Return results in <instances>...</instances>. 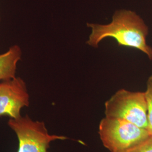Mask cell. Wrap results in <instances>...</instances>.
<instances>
[{
	"instance_id": "1",
	"label": "cell",
	"mask_w": 152,
	"mask_h": 152,
	"mask_svg": "<svg viewBox=\"0 0 152 152\" xmlns=\"http://www.w3.org/2000/svg\"><path fill=\"white\" fill-rule=\"evenodd\" d=\"M91 33L87 44L98 48L104 38L115 39L119 46L138 49L152 60V48L147 43L148 27L141 17L130 10H121L115 12L112 20L108 24L87 23Z\"/></svg>"
},
{
	"instance_id": "4",
	"label": "cell",
	"mask_w": 152,
	"mask_h": 152,
	"mask_svg": "<svg viewBox=\"0 0 152 152\" xmlns=\"http://www.w3.org/2000/svg\"><path fill=\"white\" fill-rule=\"evenodd\" d=\"M105 114L107 117L125 120L148 130L144 92L121 89L105 102Z\"/></svg>"
},
{
	"instance_id": "7",
	"label": "cell",
	"mask_w": 152,
	"mask_h": 152,
	"mask_svg": "<svg viewBox=\"0 0 152 152\" xmlns=\"http://www.w3.org/2000/svg\"><path fill=\"white\" fill-rule=\"evenodd\" d=\"M144 95L147 103L148 131L150 135L152 136V73L148 80L147 90L144 92Z\"/></svg>"
},
{
	"instance_id": "5",
	"label": "cell",
	"mask_w": 152,
	"mask_h": 152,
	"mask_svg": "<svg viewBox=\"0 0 152 152\" xmlns=\"http://www.w3.org/2000/svg\"><path fill=\"white\" fill-rule=\"evenodd\" d=\"M29 105L27 85L20 77L0 82V117L17 119L21 110Z\"/></svg>"
},
{
	"instance_id": "2",
	"label": "cell",
	"mask_w": 152,
	"mask_h": 152,
	"mask_svg": "<svg viewBox=\"0 0 152 152\" xmlns=\"http://www.w3.org/2000/svg\"><path fill=\"white\" fill-rule=\"evenodd\" d=\"M99 134L104 146L110 152L127 150L151 136L147 130L130 122L107 117L99 124Z\"/></svg>"
},
{
	"instance_id": "3",
	"label": "cell",
	"mask_w": 152,
	"mask_h": 152,
	"mask_svg": "<svg viewBox=\"0 0 152 152\" xmlns=\"http://www.w3.org/2000/svg\"><path fill=\"white\" fill-rule=\"evenodd\" d=\"M7 124L17 136V152H48L52 141L67 139L65 136L50 134L44 122L34 121L28 115L17 119L10 118Z\"/></svg>"
},
{
	"instance_id": "8",
	"label": "cell",
	"mask_w": 152,
	"mask_h": 152,
	"mask_svg": "<svg viewBox=\"0 0 152 152\" xmlns=\"http://www.w3.org/2000/svg\"><path fill=\"white\" fill-rule=\"evenodd\" d=\"M119 152H152V136L135 147Z\"/></svg>"
},
{
	"instance_id": "6",
	"label": "cell",
	"mask_w": 152,
	"mask_h": 152,
	"mask_svg": "<svg viewBox=\"0 0 152 152\" xmlns=\"http://www.w3.org/2000/svg\"><path fill=\"white\" fill-rule=\"evenodd\" d=\"M22 55V50L18 45L11 46L6 53L0 54V82L16 77L17 64Z\"/></svg>"
},
{
	"instance_id": "9",
	"label": "cell",
	"mask_w": 152,
	"mask_h": 152,
	"mask_svg": "<svg viewBox=\"0 0 152 152\" xmlns=\"http://www.w3.org/2000/svg\"><path fill=\"white\" fill-rule=\"evenodd\" d=\"M0 21H1V14H0Z\"/></svg>"
}]
</instances>
